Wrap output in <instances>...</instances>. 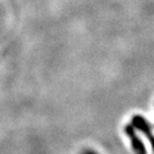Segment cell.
<instances>
[{"instance_id": "cell-2", "label": "cell", "mask_w": 154, "mask_h": 154, "mask_svg": "<svg viewBox=\"0 0 154 154\" xmlns=\"http://www.w3.org/2000/svg\"><path fill=\"white\" fill-rule=\"evenodd\" d=\"M133 125L146 135V137L149 139L150 143H151L152 148L154 150V136L152 135L151 128H150V125L148 124L147 121L144 120L141 116H135L134 118H133Z\"/></svg>"}, {"instance_id": "cell-3", "label": "cell", "mask_w": 154, "mask_h": 154, "mask_svg": "<svg viewBox=\"0 0 154 154\" xmlns=\"http://www.w3.org/2000/svg\"><path fill=\"white\" fill-rule=\"evenodd\" d=\"M85 154H96V153L93 151H87V152H85Z\"/></svg>"}, {"instance_id": "cell-1", "label": "cell", "mask_w": 154, "mask_h": 154, "mask_svg": "<svg viewBox=\"0 0 154 154\" xmlns=\"http://www.w3.org/2000/svg\"><path fill=\"white\" fill-rule=\"evenodd\" d=\"M125 133L128 136V138L132 141V147L136 154H147V150L144 148L141 140L138 138V136L135 133V128L132 125H126L125 126Z\"/></svg>"}]
</instances>
